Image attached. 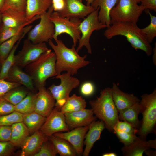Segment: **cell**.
I'll use <instances>...</instances> for the list:
<instances>
[{
    "label": "cell",
    "instance_id": "30",
    "mask_svg": "<svg viewBox=\"0 0 156 156\" xmlns=\"http://www.w3.org/2000/svg\"><path fill=\"white\" fill-rule=\"evenodd\" d=\"M86 105L84 99L74 94L69 96L60 110L63 113L76 112L85 109Z\"/></svg>",
    "mask_w": 156,
    "mask_h": 156
},
{
    "label": "cell",
    "instance_id": "44",
    "mask_svg": "<svg viewBox=\"0 0 156 156\" xmlns=\"http://www.w3.org/2000/svg\"><path fill=\"white\" fill-rule=\"evenodd\" d=\"M95 88L93 84L90 81H87L81 85L80 91L81 93L86 96L92 95L94 92Z\"/></svg>",
    "mask_w": 156,
    "mask_h": 156
},
{
    "label": "cell",
    "instance_id": "53",
    "mask_svg": "<svg viewBox=\"0 0 156 156\" xmlns=\"http://www.w3.org/2000/svg\"><path fill=\"white\" fill-rule=\"evenodd\" d=\"M2 22V14L0 11V23Z\"/></svg>",
    "mask_w": 156,
    "mask_h": 156
},
{
    "label": "cell",
    "instance_id": "41",
    "mask_svg": "<svg viewBox=\"0 0 156 156\" xmlns=\"http://www.w3.org/2000/svg\"><path fill=\"white\" fill-rule=\"evenodd\" d=\"M15 147L10 141L0 142V156L12 155Z\"/></svg>",
    "mask_w": 156,
    "mask_h": 156
},
{
    "label": "cell",
    "instance_id": "38",
    "mask_svg": "<svg viewBox=\"0 0 156 156\" xmlns=\"http://www.w3.org/2000/svg\"><path fill=\"white\" fill-rule=\"evenodd\" d=\"M57 154L52 143L48 139L43 143L34 156H55Z\"/></svg>",
    "mask_w": 156,
    "mask_h": 156
},
{
    "label": "cell",
    "instance_id": "52",
    "mask_svg": "<svg viewBox=\"0 0 156 156\" xmlns=\"http://www.w3.org/2000/svg\"><path fill=\"white\" fill-rule=\"evenodd\" d=\"M5 1V0H0V11L3 7Z\"/></svg>",
    "mask_w": 156,
    "mask_h": 156
},
{
    "label": "cell",
    "instance_id": "20",
    "mask_svg": "<svg viewBox=\"0 0 156 156\" xmlns=\"http://www.w3.org/2000/svg\"><path fill=\"white\" fill-rule=\"evenodd\" d=\"M105 128V124L102 120L92 122L89 126L84 142L85 147L82 155L83 156H88L93 145L96 141L100 137L101 134Z\"/></svg>",
    "mask_w": 156,
    "mask_h": 156
},
{
    "label": "cell",
    "instance_id": "22",
    "mask_svg": "<svg viewBox=\"0 0 156 156\" xmlns=\"http://www.w3.org/2000/svg\"><path fill=\"white\" fill-rule=\"evenodd\" d=\"M26 1L27 0H5L0 11L1 13L27 21L26 18Z\"/></svg>",
    "mask_w": 156,
    "mask_h": 156
},
{
    "label": "cell",
    "instance_id": "48",
    "mask_svg": "<svg viewBox=\"0 0 156 156\" xmlns=\"http://www.w3.org/2000/svg\"><path fill=\"white\" fill-rule=\"evenodd\" d=\"M144 152L148 156H156V151H153L152 150H150V149H149L146 150Z\"/></svg>",
    "mask_w": 156,
    "mask_h": 156
},
{
    "label": "cell",
    "instance_id": "33",
    "mask_svg": "<svg viewBox=\"0 0 156 156\" xmlns=\"http://www.w3.org/2000/svg\"><path fill=\"white\" fill-rule=\"evenodd\" d=\"M21 86L12 89L2 97L13 105H17L29 93L27 90Z\"/></svg>",
    "mask_w": 156,
    "mask_h": 156
},
{
    "label": "cell",
    "instance_id": "19",
    "mask_svg": "<svg viewBox=\"0 0 156 156\" xmlns=\"http://www.w3.org/2000/svg\"><path fill=\"white\" fill-rule=\"evenodd\" d=\"M151 148L156 149V139L147 141L139 137L130 144L124 146L121 151L125 156H142L146 150Z\"/></svg>",
    "mask_w": 156,
    "mask_h": 156
},
{
    "label": "cell",
    "instance_id": "5",
    "mask_svg": "<svg viewBox=\"0 0 156 156\" xmlns=\"http://www.w3.org/2000/svg\"><path fill=\"white\" fill-rule=\"evenodd\" d=\"M139 103L140 113L142 115L140 127L136 134L146 139L147 135L155 132L156 124V90L150 94H145L141 96Z\"/></svg>",
    "mask_w": 156,
    "mask_h": 156
},
{
    "label": "cell",
    "instance_id": "37",
    "mask_svg": "<svg viewBox=\"0 0 156 156\" xmlns=\"http://www.w3.org/2000/svg\"><path fill=\"white\" fill-rule=\"evenodd\" d=\"M1 14L2 25L5 27H19L27 22L5 13Z\"/></svg>",
    "mask_w": 156,
    "mask_h": 156
},
{
    "label": "cell",
    "instance_id": "9",
    "mask_svg": "<svg viewBox=\"0 0 156 156\" xmlns=\"http://www.w3.org/2000/svg\"><path fill=\"white\" fill-rule=\"evenodd\" d=\"M99 8H97L84 18L79 26L81 35L78 41L79 44L76 51L78 52L85 47L88 53L91 54L92 50L90 43V39L94 31L99 30L107 28V26L101 22L98 18Z\"/></svg>",
    "mask_w": 156,
    "mask_h": 156
},
{
    "label": "cell",
    "instance_id": "36",
    "mask_svg": "<svg viewBox=\"0 0 156 156\" xmlns=\"http://www.w3.org/2000/svg\"><path fill=\"white\" fill-rule=\"evenodd\" d=\"M21 122H23V114L16 111L8 114L0 116V126H11Z\"/></svg>",
    "mask_w": 156,
    "mask_h": 156
},
{
    "label": "cell",
    "instance_id": "26",
    "mask_svg": "<svg viewBox=\"0 0 156 156\" xmlns=\"http://www.w3.org/2000/svg\"><path fill=\"white\" fill-rule=\"evenodd\" d=\"M139 102L121 111L118 112V114L119 120L131 124L138 130L140 128L141 123V121L138 119V115L140 113Z\"/></svg>",
    "mask_w": 156,
    "mask_h": 156
},
{
    "label": "cell",
    "instance_id": "50",
    "mask_svg": "<svg viewBox=\"0 0 156 156\" xmlns=\"http://www.w3.org/2000/svg\"><path fill=\"white\" fill-rule=\"evenodd\" d=\"M117 155L114 152H109L103 154V156H116Z\"/></svg>",
    "mask_w": 156,
    "mask_h": 156
},
{
    "label": "cell",
    "instance_id": "24",
    "mask_svg": "<svg viewBox=\"0 0 156 156\" xmlns=\"http://www.w3.org/2000/svg\"><path fill=\"white\" fill-rule=\"evenodd\" d=\"M51 0H27L26 18L28 21L46 12L51 5Z\"/></svg>",
    "mask_w": 156,
    "mask_h": 156
},
{
    "label": "cell",
    "instance_id": "10",
    "mask_svg": "<svg viewBox=\"0 0 156 156\" xmlns=\"http://www.w3.org/2000/svg\"><path fill=\"white\" fill-rule=\"evenodd\" d=\"M51 6L40 16L39 22L28 33L27 38L34 44L48 42L52 40L55 33V27L50 17L53 12Z\"/></svg>",
    "mask_w": 156,
    "mask_h": 156
},
{
    "label": "cell",
    "instance_id": "46",
    "mask_svg": "<svg viewBox=\"0 0 156 156\" xmlns=\"http://www.w3.org/2000/svg\"><path fill=\"white\" fill-rule=\"evenodd\" d=\"M141 5L144 10H149L156 11V0H140Z\"/></svg>",
    "mask_w": 156,
    "mask_h": 156
},
{
    "label": "cell",
    "instance_id": "18",
    "mask_svg": "<svg viewBox=\"0 0 156 156\" xmlns=\"http://www.w3.org/2000/svg\"><path fill=\"white\" fill-rule=\"evenodd\" d=\"M111 90L113 100L118 112L140 101L134 94L122 91L115 83H113Z\"/></svg>",
    "mask_w": 156,
    "mask_h": 156
},
{
    "label": "cell",
    "instance_id": "28",
    "mask_svg": "<svg viewBox=\"0 0 156 156\" xmlns=\"http://www.w3.org/2000/svg\"><path fill=\"white\" fill-rule=\"evenodd\" d=\"M57 154L61 156H75L77 154L73 146L68 142L53 135L48 137Z\"/></svg>",
    "mask_w": 156,
    "mask_h": 156
},
{
    "label": "cell",
    "instance_id": "51",
    "mask_svg": "<svg viewBox=\"0 0 156 156\" xmlns=\"http://www.w3.org/2000/svg\"><path fill=\"white\" fill-rule=\"evenodd\" d=\"M86 5H90L94 0H86Z\"/></svg>",
    "mask_w": 156,
    "mask_h": 156
},
{
    "label": "cell",
    "instance_id": "16",
    "mask_svg": "<svg viewBox=\"0 0 156 156\" xmlns=\"http://www.w3.org/2000/svg\"><path fill=\"white\" fill-rule=\"evenodd\" d=\"M66 121L69 129L89 125L95 121L96 117L94 116L92 109H84L77 111L64 113Z\"/></svg>",
    "mask_w": 156,
    "mask_h": 156
},
{
    "label": "cell",
    "instance_id": "7",
    "mask_svg": "<svg viewBox=\"0 0 156 156\" xmlns=\"http://www.w3.org/2000/svg\"><path fill=\"white\" fill-rule=\"evenodd\" d=\"M50 18L55 27V33L53 39L55 40L61 34L65 33L72 38L73 45L75 47L80 39L81 35L79 26L82 21L78 18H69L61 16L57 12H53Z\"/></svg>",
    "mask_w": 156,
    "mask_h": 156
},
{
    "label": "cell",
    "instance_id": "42",
    "mask_svg": "<svg viewBox=\"0 0 156 156\" xmlns=\"http://www.w3.org/2000/svg\"><path fill=\"white\" fill-rule=\"evenodd\" d=\"M21 85L18 83L0 79V97L2 96L12 89Z\"/></svg>",
    "mask_w": 156,
    "mask_h": 156
},
{
    "label": "cell",
    "instance_id": "39",
    "mask_svg": "<svg viewBox=\"0 0 156 156\" xmlns=\"http://www.w3.org/2000/svg\"><path fill=\"white\" fill-rule=\"evenodd\" d=\"M114 133L115 134L120 142L124 144V146L128 145L133 142L137 138L136 134L129 133L114 129Z\"/></svg>",
    "mask_w": 156,
    "mask_h": 156
},
{
    "label": "cell",
    "instance_id": "32",
    "mask_svg": "<svg viewBox=\"0 0 156 156\" xmlns=\"http://www.w3.org/2000/svg\"><path fill=\"white\" fill-rule=\"evenodd\" d=\"M36 96V94L29 93L21 101L14 105L15 111L22 114L34 112Z\"/></svg>",
    "mask_w": 156,
    "mask_h": 156
},
{
    "label": "cell",
    "instance_id": "6",
    "mask_svg": "<svg viewBox=\"0 0 156 156\" xmlns=\"http://www.w3.org/2000/svg\"><path fill=\"white\" fill-rule=\"evenodd\" d=\"M140 3V0H119L110 11L111 25L120 22L137 23L144 10L142 6L138 4Z\"/></svg>",
    "mask_w": 156,
    "mask_h": 156
},
{
    "label": "cell",
    "instance_id": "40",
    "mask_svg": "<svg viewBox=\"0 0 156 156\" xmlns=\"http://www.w3.org/2000/svg\"><path fill=\"white\" fill-rule=\"evenodd\" d=\"M114 129L136 135L138 130L131 124L125 121L120 120L116 125L114 131Z\"/></svg>",
    "mask_w": 156,
    "mask_h": 156
},
{
    "label": "cell",
    "instance_id": "27",
    "mask_svg": "<svg viewBox=\"0 0 156 156\" xmlns=\"http://www.w3.org/2000/svg\"><path fill=\"white\" fill-rule=\"evenodd\" d=\"M30 133L29 129L23 122L14 123L11 125L10 141L15 147L21 146Z\"/></svg>",
    "mask_w": 156,
    "mask_h": 156
},
{
    "label": "cell",
    "instance_id": "12",
    "mask_svg": "<svg viewBox=\"0 0 156 156\" xmlns=\"http://www.w3.org/2000/svg\"><path fill=\"white\" fill-rule=\"evenodd\" d=\"M40 130L48 138L55 133L70 131L64 114L60 109L55 107L50 114Z\"/></svg>",
    "mask_w": 156,
    "mask_h": 156
},
{
    "label": "cell",
    "instance_id": "1",
    "mask_svg": "<svg viewBox=\"0 0 156 156\" xmlns=\"http://www.w3.org/2000/svg\"><path fill=\"white\" fill-rule=\"evenodd\" d=\"M55 44L50 40L48 42L53 50L56 58V69L57 75L63 71H66L73 75L77 73L80 68L88 65L90 62L86 60V55L83 57L78 53L75 47H67L63 41L58 39L55 40Z\"/></svg>",
    "mask_w": 156,
    "mask_h": 156
},
{
    "label": "cell",
    "instance_id": "43",
    "mask_svg": "<svg viewBox=\"0 0 156 156\" xmlns=\"http://www.w3.org/2000/svg\"><path fill=\"white\" fill-rule=\"evenodd\" d=\"M14 111V105L7 101L2 96L0 97V116L8 114Z\"/></svg>",
    "mask_w": 156,
    "mask_h": 156
},
{
    "label": "cell",
    "instance_id": "14",
    "mask_svg": "<svg viewBox=\"0 0 156 156\" xmlns=\"http://www.w3.org/2000/svg\"><path fill=\"white\" fill-rule=\"evenodd\" d=\"M36 94L34 112L47 117L55 106V101L45 86L38 88Z\"/></svg>",
    "mask_w": 156,
    "mask_h": 156
},
{
    "label": "cell",
    "instance_id": "35",
    "mask_svg": "<svg viewBox=\"0 0 156 156\" xmlns=\"http://www.w3.org/2000/svg\"><path fill=\"white\" fill-rule=\"evenodd\" d=\"M150 16L151 21L149 25L146 27L141 29L148 42L151 44L156 36V17L152 15L149 10H144Z\"/></svg>",
    "mask_w": 156,
    "mask_h": 156
},
{
    "label": "cell",
    "instance_id": "8",
    "mask_svg": "<svg viewBox=\"0 0 156 156\" xmlns=\"http://www.w3.org/2000/svg\"><path fill=\"white\" fill-rule=\"evenodd\" d=\"M54 78L59 79L60 83L58 85L52 84L48 88L55 101V107L60 109L63 106L72 90L80 84L79 80L67 73L57 75Z\"/></svg>",
    "mask_w": 156,
    "mask_h": 156
},
{
    "label": "cell",
    "instance_id": "2",
    "mask_svg": "<svg viewBox=\"0 0 156 156\" xmlns=\"http://www.w3.org/2000/svg\"><path fill=\"white\" fill-rule=\"evenodd\" d=\"M104 35L108 39L117 36H123L135 50H142L148 56H150L153 52L152 46L137 23L129 22L114 23L107 28Z\"/></svg>",
    "mask_w": 156,
    "mask_h": 156
},
{
    "label": "cell",
    "instance_id": "13",
    "mask_svg": "<svg viewBox=\"0 0 156 156\" xmlns=\"http://www.w3.org/2000/svg\"><path fill=\"white\" fill-rule=\"evenodd\" d=\"M64 9L58 13L62 16L69 18H84L95 9L84 5L82 0H64Z\"/></svg>",
    "mask_w": 156,
    "mask_h": 156
},
{
    "label": "cell",
    "instance_id": "21",
    "mask_svg": "<svg viewBox=\"0 0 156 156\" xmlns=\"http://www.w3.org/2000/svg\"><path fill=\"white\" fill-rule=\"evenodd\" d=\"M8 81L18 83L33 92L35 91V87L31 77L21 68L13 65L9 70L7 75Z\"/></svg>",
    "mask_w": 156,
    "mask_h": 156
},
{
    "label": "cell",
    "instance_id": "49",
    "mask_svg": "<svg viewBox=\"0 0 156 156\" xmlns=\"http://www.w3.org/2000/svg\"><path fill=\"white\" fill-rule=\"evenodd\" d=\"M155 47L153 49V63L154 64H156V43H155Z\"/></svg>",
    "mask_w": 156,
    "mask_h": 156
},
{
    "label": "cell",
    "instance_id": "54",
    "mask_svg": "<svg viewBox=\"0 0 156 156\" xmlns=\"http://www.w3.org/2000/svg\"><path fill=\"white\" fill-rule=\"evenodd\" d=\"M0 64H1V63L0 62ZM1 67L0 66V70H1Z\"/></svg>",
    "mask_w": 156,
    "mask_h": 156
},
{
    "label": "cell",
    "instance_id": "11",
    "mask_svg": "<svg viewBox=\"0 0 156 156\" xmlns=\"http://www.w3.org/2000/svg\"><path fill=\"white\" fill-rule=\"evenodd\" d=\"M49 49L45 42L34 44L26 39L21 50L15 55V64L21 68H25Z\"/></svg>",
    "mask_w": 156,
    "mask_h": 156
},
{
    "label": "cell",
    "instance_id": "17",
    "mask_svg": "<svg viewBox=\"0 0 156 156\" xmlns=\"http://www.w3.org/2000/svg\"><path fill=\"white\" fill-rule=\"evenodd\" d=\"M48 140L40 130L28 136L24 141L21 147V156H34L40 150L43 143Z\"/></svg>",
    "mask_w": 156,
    "mask_h": 156
},
{
    "label": "cell",
    "instance_id": "31",
    "mask_svg": "<svg viewBox=\"0 0 156 156\" xmlns=\"http://www.w3.org/2000/svg\"><path fill=\"white\" fill-rule=\"evenodd\" d=\"M40 18V16H36L30 21L18 27H7L2 25L0 28V44L18 34L25 27Z\"/></svg>",
    "mask_w": 156,
    "mask_h": 156
},
{
    "label": "cell",
    "instance_id": "4",
    "mask_svg": "<svg viewBox=\"0 0 156 156\" xmlns=\"http://www.w3.org/2000/svg\"><path fill=\"white\" fill-rule=\"evenodd\" d=\"M89 103L96 118L103 121L105 128L113 133L115 126L119 120L118 112L112 97L111 88L107 87L101 90L99 97L90 101Z\"/></svg>",
    "mask_w": 156,
    "mask_h": 156
},
{
    "label": "cell",
    "instance_id": "25",
    "mask_svg": "<svg viewBox=\"0 0 156 156\" xmlns=\"http://www.w3.org/2000/svg\"><path fill=\"white\" fill-rule=\"evenodd\" d=\"M32 27L31 25L26 26L19 33L0 44V62L1 65L16 43L28 34Z\"/></svg>",
    "mask_w": 156,
    "mask_h": 156
},
{
    "label": "cell",
    "instance_id": "29",
    "mask_svg": "<svg viewBox=\"0 0 156 156\" xmlns=\"http://www.w3.org/2000/svg\"><path fill=\"white\" fill-rule=\"evenodd\" d=\"M46 119V117L34 111L23 114V122L28 128L30 133L40 130Z\"/></svg>",
    "mask_w": 156,
    "mask_h": 156
},
{
    "label": "cell",
    "instance_id": "23",
    "mask_svg": "<svg viewBox=\"0 0 156 156\" xmlns=\"http://www.w3.org/2000/svg\"><path fill=\"white\" fill-rule=\"evenodd\" d=\"M119 0H94L90 5L95 9L99 8L98 18L107 27L111 25L110 13L112 8L118 2Z\"/></svg>",
    "mask_w": 156,
    "mask_h": 156
},
{
    "label": "cell",
    "instance_id": "15",
    "mask_svg": "<svg viewBox=\"0 0 156 156\" xmlns=\"http://www.w3.org/2000/svg\"><path fill=\"white\" fill-rule=\"evenodd\" d=\"M89 126L78 127L66 132H57L53 135L67 141L73 146L77 154L81 155L83 152L84 140Z\"/></svg>",
    "mask_w": 156,
    "mask_h": 156
},
{
    "label": "cell",
    "instance_id": "45",
    "mask_svg": "<svg viewBox=\"0 0 156 156\" xmlns=\"http://www.w3.org/2000/svg\"><path fill=\"white\" fill-rule=\"evenodd\" d=\"M11 126H0V142L10 141Z\"/></svg>",
    "mask_w": 156,
    "mask_h": 156
},
{
    "label": "cell",
    "instance_id": "3",
    "mask_svg": "<svg viewBox=\"0 0 156 156\" xmlns=\"http://www.w3.org/2000/svg\"><path fill=\"white\" fill-rule=\"evenodd\" d=\"M56 60L55 53L49 49L37 60L25 67V72L31 77L37 88L45 86L47 79L57 75Z\"/></svg>",
    "mask_w": 156,
    "mask_h": 156
},
{
    "label": "cell",
    "instance_id": "34",
    "mask_svg": "<svg viewBox=\"0 0 156 156\" xmlns=\"http://www.w3.org/2000/svg\"><path fill=\"white\" fill-rule=\"evenodd\" d=\"M23 38L20 39L15 45L7 57L1 64L0 71V79H6L8 72L15 64V53Z\"/></svg>",
    "mask_w": 156,
    "mask_h": 156
},
{
    "label": "cell",
    "instance_id": "47",
    "mask_svg": "<svg viewBox=\"0 0 156 156\" xmlns=\"http://www.w3.org/2000/svg\"><path fill=\"white\" fill-rule=\"evenodd\" d=\"M51 3L53 11L58 13L62 11L65 6L64 0H51Z\"/></svg>",
    "mask_w": 156,
    "mask_h": 156
}]
</instances>
